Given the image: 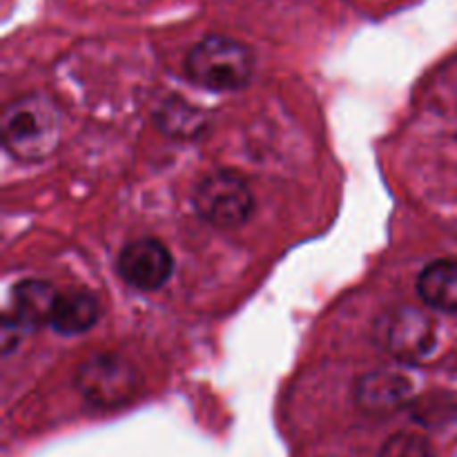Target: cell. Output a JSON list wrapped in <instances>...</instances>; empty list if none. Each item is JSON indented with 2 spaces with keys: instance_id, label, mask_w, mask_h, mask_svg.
<instances>
[{
  "instance_id": "9c48e42d",
  "label": "cell",
  "mask_w": 457,
  "mask_h": 457,
  "mask_svg": "<svg viewBox=\"0 0 457 457\" xmlns=\"http://www.w3.org/2000/svg\"><path fill=\"white\" fill-rule=\"evenodd\" d=\"M418 295L440 312H457V259H437L418 277Z\"/></svg>"
},
{
  "instance_id": "ba28073f",
  "label": "cell",
  "mask_w": 457,
  "mask_h": 457,
  "mask_svg": "<svg viewBox=\"0 0 457 457\" xmlns=\"http://www.w3.org/2000/svg\"><path fill=\"white\" fill-rule=\"evenodd\" d=\"M101 315L98 299L87 290H67L58 293L49 326L61 335H80L92 328Z\"/></svg>"
},
{
  "instance_id": "7a4b0ae2",
  "label": "cell",
  "mask_w": 457,
  "mask_h": 457,
  "mask_svg": "<svg viewBox=\"0 0 457 457\" xmlns=\"http://www.w3.org/2000/svg\"><path fill=\"white\" fill-rule=\"evenodd\" d=\"M253 70V49L228 36H205L186 56V74L190 80L217 92L244 87Z\"/></svg>"
},
{
  "instance_id": "6da1fadb",
  "label": "cell",
  "mask_w": 457,
  "mask_h": 457,
  "mask_svg": "<svg viewBox=\"0 0 457 457\" xmlns=\"http://www.w3.org/2000/svg\"><path fill=\"white\" fill-rule=\"evenodd\" d=\"M3 145L18 161H43L54 154L62 137V119L54 101L27 94L9 103L0 120Z\"/></svg>"
},
{
  "instance_id": "5b68a950",
  "label": "cell",
  "mask_w": 457,
  "mask_h": 457,
  "mask_svg": "<svg viewBox=\"0 0 457 457\" xmlns=\"http://www.w3.org/2000/svg\"><path fill=\"white\" fill-rule=\"evenodd\" d=\"M378 342L402 361H418L436 346V321L418 308H395L379 320Z\"/></svg>"
},
{
  "instance_id": "3957f363",
  "label": "cell",
  "mask_w": 457,
  "mask_h": 457,
  "mask_svg": "<svg viewBox=\"0 0 457 457\" xmlns=\"http://www.w3.org/2000/svg\"><path fill=\"white\" fill-rule=\"evenodd\" d=\"M195 208L201 219L217 228H239L253 214L254 199L248 183L235 172L205 174L195 190Z\"/></svg>"
},
{
  "instance_id": "30bf717a",
  "label": "cell",
  "mask_w": 457,
  "mask_h": 457,
  "mask_svg": "<svg viewBox=\"0 0 457 457\" xmlns=\"http://www.w3.org/2000/svg\"><path fill=\"white\" fill-rule=\"evenodd\" d=\"M411 386L402 375L369 373L357 382L355 400L369 413H386L397 409L409 395Z\"/></svg>"
},
{
  "instance_id": "52a82bcc",
  "label": "cell",
  "mask_w": 457,
  "mask_h": 457,
  "mask_svg": "<svg viewBox=\"0 0 457 457\" xmlns=\"http://www.w3.org/2000/svg\"><path fill=\"white\" fill-rule=\"evenodd\" d=\"M58 293L47 281L27 279L18 284L12 293V311L7 312V320L21 330H34L43 324H49L54 306H56Z\"/></svg>"
},
{
  "instance_id": "8992f818",
  "label": "cell",
  "mask_w": 457,
  "mask_h": 457,
  "mask_svg": "<svg viewBox=\"0 0 457 457\" xmlns=\"http://www.w3.org/2000/svg\"><path fill=\"white\" fill-rule=\"evenodd\" d=\"M172 270L174 259L170 250L150 237L129 241L119 254V275L137 290H159L172 277Z\"/></svg>"
},
{
  "instance_id": "8fae6325",
  "label": "cell",
  "mask_w": 457,
  "mask_h": 457,
  "mask_svg": "<svg viewBox=\"0 0 457 457\" xmlns=\"http://www.w3.org/2000/svg\"><path fill=\"white\" fill-rule=\"evenodd\" d=\"M378 457H436L433 445L420 433H395L379 449Z\"/></svg>"
},
{
  "instance_id": "277c9868",
  "label": "cell",
  "mask_w": 457,
  "mask_h": 457,
  "mask_svg": "<svg viewBox=\"0 0 457 457\" xmlns=\"http://www.w3.org/2000/svg\"><path fill=\"white\" fill-rule=\"evenodd\" d=\"M138 378L137 369L120 355H96L79 366L76 386L80 395L98 409H116L137 395Z\"/></svg>"
}]
</instances>
